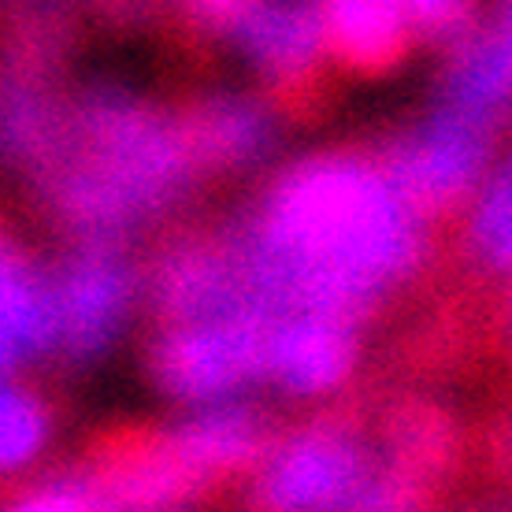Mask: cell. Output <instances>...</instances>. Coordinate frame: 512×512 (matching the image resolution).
Masks as SVG:
<instances>
[]
</instances>
